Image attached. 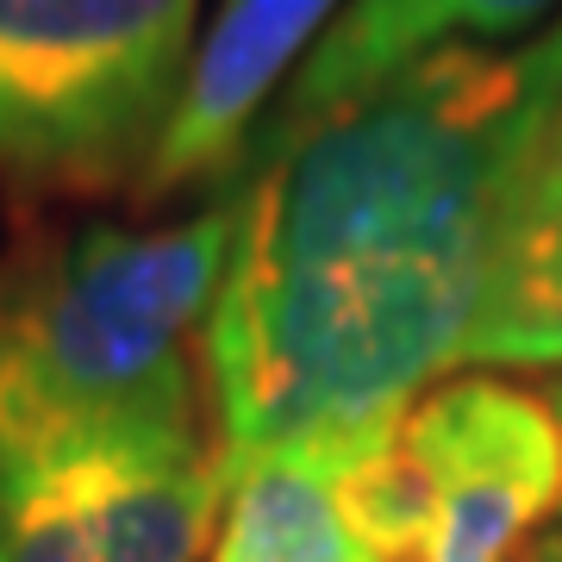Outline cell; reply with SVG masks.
Listing matches in <instances>:
<instances>
[{"mask_svg": "<svg viewBox=\"0 0 562 562\" xmlns=\"http://www.w3.org/2000/svg\"><path fill=\"white\" fill-rule=\"evenodd\" d=\"M562 101V20L450 44L325 113H281L238 176L201 325L220 462L406 419L469 357L506 194Z\"/></svg>", "mask_w": 562, "mask_h": 562, "instance_id": "1", "label": "cell"}, {"mask_svg": "<svg viewBox=\"0 0 562 562\" xmlns=\"http://www.w3.org/2000/svg\"><path fill=\"white\" fill-rule=\"evenodd\" d=\"M232 220L238 181L188 220H88L0 262V457L213 438L201 325Z\"/></svg>", "mask_w": 562, "mask_h": 562, "instance_id": "2", "label": "cell"}, {"mask_svg": "<svg viewBox=\"0 0 562 562\" xmlns=\"http://www.w3.org/2000/svg\"><path fill=\"white\" fill-rule=\"evenodd\" d=\"M201 0H0V169L32 188L138 176Z\"/></svg>", "mask_w": 562, "mask_h": 562, "instance_id": "3", "label": "cell"}, {"mask_svg": "<svg viewBox=\"0 0 562 562\" xmlns=\"http://www.w3.org/2000/svg\"><path fill=\"white\" fill-rule=\"evenodd\" d=\"M401 457L425 487V562H506L550 513H562L557 406L501 375L419 394L401 419Z\"/></svg>", "mask_w": 562, "mask_h": 562, "instance_id": "4", "label": "cell"}, {"mask_svg": "<svg viewBox=\"0 0 562 562\" xmlns=\"http://www.w3.org/2000/svg\"><path fill=\"white\" fill-rule=\"evenodd\" d=\"M344 0H220L181 63L176 101L144 150L132 194L138 206H162L181 188L232 181L250 162V132L276 101L288 69H301L313 38L338 20Z\"/></svg>", "mask_w": 562, "mask_h": 562, "instance_id": "5", "label": "cell"}, {"mask_svg": "<svg viewBox=\"0 0 562 562\" xmlns=\"http://www.w3.org/2000/svg\"><path fill=\"white\" fill-rule=\"evenodd\" d=\"M38 462H57L101 562H201L213 550L225 513L213 438H125Z\"/></svg>", "mask_w": 562, "mask_h": 562, "instance_id": "6", "label": "cell"}, {"mask_svg": "<svg viewBox=\"0 0 562 562\" xmlns=\"http://www.w3.org/2000/svg\"><path fill=\"white\" fill-rule=\"evenodd\" d=\"M562 20V0H344L288 88V120L357 101L450 44H519Z\"/></svg>", "mask_w": 562, "mask_h": 562, "instance_id": "7", "label": "cell"}, {"mask_svg": "<svg viewBox=\"0 0 562 562\" xmlns=\"http://www.w3.org/2000/svg\"><path fill=\"white\" fill-rule=\"evenodd\" d=\"M462 362L557 369L562 362V101L543 120L513 194H506L482 319Z\"/></svg>", "mask_w": 562, "mask_h": 562, "instance_id": "8", "label": "cell"}, {"mask_svg": "<svg viewBox=\"0 0 562 562\" xmlns=\"http://www.w3.org/2000/svg\"><path fill=\"white\" fill-rule=\"evenodd\" d=\"M206 562H387L350 506L338 438L281 443L225 469Z\"/></svg>", "mask_w": 562, "mask_h": 562, "instance_id": "9", "label": "cell"}, {"mask_svg": "<svg viewBox=\"0 0 562 562\" xmlns=\"http://www.w3.org/2000/svg\"><path fill=\"white\" fill-rule=\"evenodd\" d=\"M0 562H101L57 462L0 457Z\"/></svg>", "mask_w": 562, "mask_h": 562, "instance_id": "10", "label": "cell"}, {"mask_svg": "<svg viewBox=\"0 0 562 562\" xmlns=\"http://www.w3.org/2000/svg\"><path fill=\"white\" fill-rule=\"evenodd\" d=\"M531 562H562V531H557V538H538V543H531Z\"/></svg>", "mask_w": 562, "mask_h": 562, "instance_id": "11", "label": "cell"}, {"mask_svg": "<svg viewBox=\"0 0 562 562\" xmlns=\"http://www.w3.org/2000/svg\"><path fill=\"white\" fill-rule=\"evenodd\" d=\"M550 406H557V419H562V387H557V394H550Z\"/></svg>", "mask_w": 562, "mask_h": 562, "instance_id": "12", "label": "cell"}]
</instances>
